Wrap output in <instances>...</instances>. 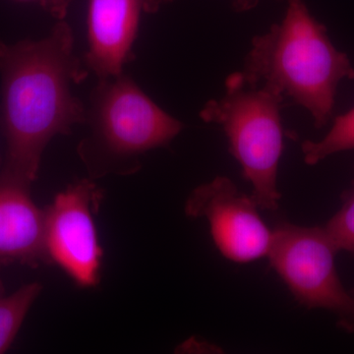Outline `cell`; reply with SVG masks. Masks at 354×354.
Wrapping results in <instances>:
<instances>
[{
  "instance_id": "cell-16",
  "label": "cell",
  "mask_w": 354,
  "mask_h": 354,
  "mask_svg": "<svg viewBox=\"0 0 354 354\" xmlns=\"http://www.w3.org/2000/svg\"><path fill=\"white\" fill-rule=\"evenodd\" d=\"M3 295V286H2L1 281H0V295Z\"/></svg>"
},
{
  "instance_id": "cell-4",
  "label": "cell",
  "mask_w": 354,
  "mask_h": 354,
  "mask_svg": "<svg viewBox=\"0 0 354 354\" xmlns=\"http://www.w3.org/2000/svg\"><path fill=\"white\" fill-rule=\"evenodd\" d=\"M283 95L236 72L227 77L225 95L207 102L200 113L205 122L223 127L230 153L252 184L251 197L258 208L269 211L279 208L281 197L278 169L283 151Z\"/></svg>"
},
{
  "instance_id": "cell-11",
  "label": "cell",
  "mask_w": 354,
  "mask_h": 354,
  "mask_svg": "<svg viewBox=\"0 0 354 354\" xmlns=\"http://www.w3.org/2000/svg\"><path fill=\"white\" fill-rule=\"evenodd\" d=\"M304 162L314 165L334 153L354 150V108L337 116L334 125L320 141L302 144Z\"/></svg>"
},
{
  "instance_id": "cell-9",
  "label": "cell",
  "mask_w": 354,
  "mask_h": 354,
  "mask_svg": "<svg viewBox=\"0 0 354 354\" xmlns=\"http://www.w3.org/2000/svg\"><path fill=\"white\" fill-rule=\"evenodd\" d=\"M31 185L0 172V268L15 263L32 267L46 263L44 209L32 199Z\"/></svg>"
},
{
  "instance_id": "cell-6",
  "label": "cell",
  "mask_w": 354,
  "mask_h": 354,
  "mask_svg": "<svg viewBox=\"0 0 354 354\" xmlns=\"http://www.w3.org/2000/svg\"><path fill=\"white\" fill-rule=\"evenodd\" d=\"M102 199V190L84 178L58 193L44 209L46 263L58 266L80 288H94L101 279L104 251L95 216Z\"/></svg>"
},
{
  "instance_id": "cell-2",
  "label": "cell",
  "mask_w": 354,
  "mask_h": 354,
  "mask_svg": "<svg viewBox=\"0 0 354 354\" xmlns=\"http://www.w3.org/2000/svg\"><path fill=\"white\" fill-rule=\"evenodd\" d=\"M242 73L304 106L318 129L332 118L339 84L354 79L348 55L335 48L304 0H288L283 21L253 39Z\"/></svg>"
},
{
  "instance_id": "cell-17",
  "label": "cell",
  "mask_w": 354,
  "mask_h": 354,
  "mask_svg": "<svg viewBox=\"0 0 354 354\" xmlns=\"http://www.w3.org/2000/svg\"><path fill=\"white\" fill-rule=\"evenodd\" d=\"M353 323H354V320H353V324H351V327H353Z\"/></svg>"
},
{
  "instance_id": "cell-3",
  "label": "cell",
  "mask_w": 354,
  "mask_h": 354,
  "mask_svg": "<svg viewBox=\"0 0 354 354\" xmlns=\"http://www.w3.org/2000/svg\"><path fill=\"white\" fill-rule=\"evenodd\" d=\"M85 122L90 133L78 153L92 176L134 171L140 156L169 145L183 128L124 72L99 79Z\"/></svg>"
},
{
  "instance_id": "cell-8",
  "label": "cell",
  "mask_w": 354,
  "mask_h": 354,
  "mask_svg": "<svg viewBox=\"0 0 354 354\" xmlns=\"http://www.w3.org/2000/svg\"><path fill=\"white\" fill-rule=\"evenodd\" d=\"M143 12L151 13L150 0H88L85 62L97 78L120 75L134 59Z\"/></svg>"
},
{
  "instance_id": "cell-1",
  "label": "cell",
  "mask_w": 354,
  "mask_h": 354,
  "mask_svg": "<svg viewBox=\"0 0 354 354\" xmlns=\"http://www.w3.org/2000/svg\"><path fill=\"white\" fill-rule=\"evenodd\" d=\"M87 76L64 21L38 41H0V124L6 143L2 171L31 184L36 180L51 139L85 123L87 109L72 86Z\"/></svg>"
},
{
  "instance_id": "cell-7",
  "label": "cell",
  "mask_w": 354,
  "mask_h": 354,
  "mask_svg": "<svg viewBox=\"0 0 354 354\" xmlns=\"http://www.w3.org/2000/svg\"><path fill=\"white\" fill-rule=\"evenodd\" d=\"M257 209L252 197L225 176L198 186L185 203L186 215L206 218L216 248L236 263L251 262L269 253L272 232Z\"/></svg>"
},
{
  "instance_id": "cell-10",
  "label": "cell",
  "mask_w": 354,
  "mask_h": 354,
  "mask_svg": "<svg viewBox=\"0 0 354 354\" xmlns=\"http://www.w3.org/2000/svg\"><path fill=\"white\" fill-rule=\"evenodd\" d=\"M41 290V283H31L6 297L0 295V354L6 353L12 346Z\"/></svg>"
},
{
  "instance_id": "cell-5",
  "label": "cell",
  "mask_w": 354,
  "mask_h": 354,
  "mask_svg": "<svg viewBox=\"0 0 354 354\" xmlns=\"http://www.w3.org/2000/svg\"><path fill=\"white\" fill-rule=\"evenodd\" d=\"M337 251L325 228L281 223L272 230L269 257L295 299L308 309L323 308L354 320V297L346 291L335 270Z\"/></svg>"
},
{
  "instance_id": "cell-14",
  "label": "cell",
  "mask_w": 354,
  "mask_h": 354,
  "mask_svg": "<svg viewBox=\"0 0 354 354\" xmlns=\"http://www.w3.org/2000/svg\"><path fill=\"white\" fill-rule=\"evenodd\" d=\"M234 6L239 10H246L257 3V0H234Z\"/></svg>"
},
{
  "instance_id": "cell-15",
  "label": "cell",
  "mask_w": 354,
  "mask_h": 354,
  "mask_svg": "<svg viewBox=\"0 0 354 354\" xmlns=\"http://www.w3.org/2000/svg\"><path fill=\"white\" fill-rule=\"evenodd\" d=\"M171 0H151V6H152L153 12H156V11L158 10L160 6L162 4L165 3V2H169Z\"/></svg>"
},
{
  "instance_id": "cell-12",
  "label": "cell",
  "mask_w": 354,
  "mask_h": 354,
  "mask_svg": "<svg viewBox=\"0 0 354 354\" xmlns=\"http://www.w3.org/2000/svg\"><path fill=\"white\" fill-rule=\"evenodd\" d=\"M324 228L337 251L354 254V181L342 196L341 209Z\"/></svg>"
},
{
  "instance_id": "cell-13",
  "label": "cell",
  "mask_w": 354,
  "mask_h": 354,
  "mask_svg": "<svg viewBox=\"0 0 354 354\" xmlns=\"http://www.w3.org/2000/svg\"><path fill=\"white\" fill-rule=\"evenodd\" d=\"M19 1L37 2L57 19L62 20L66 16L71 0H19Z\"/></svg>"
}]
</instances>
